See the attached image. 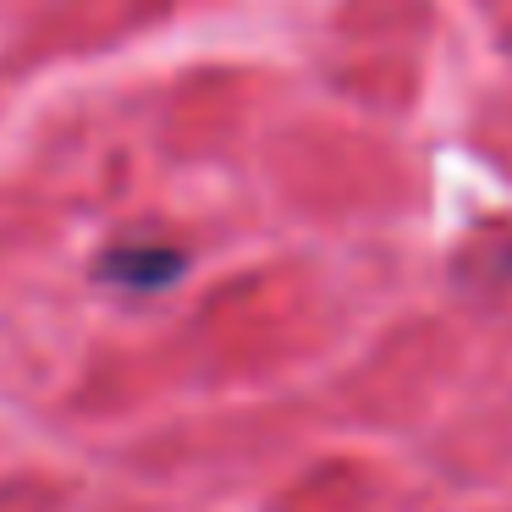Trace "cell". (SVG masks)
Returning a JSON list of instances; mask_svg holds the SVG:
<instances>
[{
  "label": "cell",
  "instance_id": "1",
  "mask_svg": "<svg viewBox=\"0 0 512 512\" xmlns=\"http://www.w3.org/2000/svg\"><path fill=\"white\" fill-rule=\"evenodd\" d=\"M177 270H182V254H171V248H116V254L105 259V281H116V287H138V292L171 287Z\"/></svg>",
  "mask_w": 512,
  "mask_h": 512
}]
</instances>
